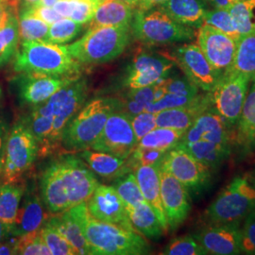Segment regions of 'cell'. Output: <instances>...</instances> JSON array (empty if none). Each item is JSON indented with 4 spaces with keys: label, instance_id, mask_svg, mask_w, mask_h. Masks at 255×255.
<instances>
[{
    "label": "cell",
    "instance_id": "cell-36",
    "mask_svg": "<svg viewBox=\"0 0 255 255\" xmlns=\"http://www.w3.org/2000/svg\"><path fill=\"white\" fill-rule=\"evenodd\" d=\"M255 9V0L235 2L229 8V12L237 26L240 36L251 33L255 30V24L253 22Z\"/></svg>",
    "mask_w": 255,
    "mask_h": 255
},
{
    "label": "cell",
    "instance_id": "cell-62",
    "mask_svg": "<svg viewBox=\"0 0 255 255\" xmlns=\"http://www.w3.org/2000/svg\"><path fill=\"white\" fill-rule=\"evenodd\" d=\"M236 2H241V1H247V0H235Z\"/></svg>",
    "mask_w": 255,
    "mask_h": 255
},
{
    "label": "cell",
    "instance_id": "cell-56",
    "mask_svg": "<svg viewBox=\"0 0 255 255\" xmlns=\"http://www.w3.org/2000/svg\"><path fill=\"white\" fill-rule=\"evenodd\" d=\"M10 6L4 0H0V26L3 24L5 19L7 18Z\"/></svg>",
    "mask_w": 255,
    "mask_h": 255
},
{
    "label": "cell",
    "instance_id": "cell-18",
    "mask_svg": "<svg viewBox=\"0 0 255 255\" xmlns=\"http://www.w3.org/2000/svg\"><path fill=\"white\" fill-rule=\"evenodd\" d=\"M86 206L92 216L99 220L134 230L128 217L125 203L114 185L99 184L86 201Z\"/></svg>",
    "mask_w": 255,
    "mask_h": 255
},
{
    "label": "cell",
    "instance_id": "cell-59",
    "mask_svg": "<svg viewBox=\"0 0 255 255\" xmlns=\"http://www.w3.org/2000/svg\"><path fill=\"white\" fill-rule=\"evenodd\" d=\"M120 1L126 3V4L129 5L130 7L134 8V9L136 8L137 4H138V2H139V0H120Z\"/></svg>",
    "mask_w": 255,
    "mask_h": 255
},
{
    "label": "cell",
    "instance_id": "cell-29",
    "mask_svg": "<svg viewBox=\"0 0 255 255\" xmlns=\"http://www.w3.org/2000/svg\"><path fill=\"white\" fill-rule=\"evenodd\" d=\"M190 154L212 170L217 169L232 153V144L197 141L193 143H180Z\"/></svg>",
    "mask_w": 255,
    "mask_h": 255
},
{
    "label": "cell",
    "instance_id": "cell-27",
    "mask_svg": "<svg viewBox=\"0 0 255 255\" xmlns=\"http://www.w3.org/2000/svg\"><path fill=\"white\" fill-rule=\"evenodd\" d=\"M134 9L120 0H102L87 27L130 25Z\"/></svg>",
    "mask_w": 255,
    "mask_h": 255
},
{
    "label": "cell",
    "instance_id": "cell-40",
    "mask_svg": "<svg viewBox=\"0 0 255 255\" xmlns=\"http://www.w3.org/2000/svg\"><path fill=\"white\" fill-rule=\"evenodd\" d=\"M40 233L51 255H76L73 247L47 221L40 228Z\"/></svg>",
    "mask_w": 255,
    "mask_h": 255
},
{
    "label": "cell",
    "instance_id": "cell-4",
    "mask_svg": "<svg viewBox=\"0 0 255 255\" xmlns=\"http://www.w3.org/2000/svg\"><path fill=\"white\" fill-rule=\"evenodd\" d=\"M123 111L121 99L101 97L85 103L64 128L61 146L66 151L91 148L105 127L110 116Z\"/></svg>",
    "mask_w": 255,
    "mask_h": 255
},
{
    "label": "cell",
    "instance_id": "cell-58",
    "mask_svg": "<svg viewBox=\"0 0 255 255\" xmlns=\"http://www.w3.org/2000/svg\"><path fill=\"white\" fill-rule=\"evenodd\" d=\"M58 1L60 0H39L32 7H53Z\"/></svg>",
    "mask_w": 255,
    "mask_h": 255
},
{
    "label": "cell",
    "instance_id": "cell-31",
    "mask_svg": "<svg viewBox=\"0 0 255 255\" xmlns=\"http://www.w3.org/2000/svg\"><path fill=\"white\" fill-rule=\"evenodd\" d=\"M227 72L242 74L255 82V29L237 40L235 58Z\"/></svg>",
    "mask_w": 255,
    "mask_h": 255
},
{
    "label": "cell",
    "instance_id": "cell-12",
    "mask_svg": "<svg viewBox=\"0 0 255 255\" xmlns=\"http://www.w3.org/2000/svg\"><path fill=\"white\" fill-rule=\"evenodd\" d=\"M161 168L171 174L193 193H201L210 183L212 169L178 145L166 151Z\"/></svg>",
    "mask_w": 255,
    "mask_h": 255
},
{
    "label": "cell",
    "instance_id": "cell-37",
    "mask_svg": "<svg viewBox=\"0 0 255 255\" xmlns=\"http://www.w3.org/2000/svg\"><path fill=\"white\" fill-rule=\"evenodd\" d=\"M114 187L124 201L125 206H135L145 201L133 171L117 179Z\"/></svg>",
    "mask_w": 255,
    "mask_h": 255
},
{
    "label": "cell",
    "instance_id": "cell-53",
    "mask_svg": "<svg viewBox=\"0 0 255 255\" xmlns=\"http://www.w3.org/2000/svg\"><path fill=\"white\" fill-rule=\"evenodd\" d=\"M38 1L39 0H14L13 4L10 7L14 9L15 12L19 15L23 11L35 5Z\"/></svg>",
    "mask_w": 255,
    "mask_h": 255
},
{
    "label": "cell",
    "instance_id": "cell-41",
    "mask_svg": "<svg viewBox=\"0 0 255 255\" xmlns=\"http://www.w3.org/2000/svg\"><path fill=\"white\" fill-rule=\"evenodd\" d=\"M162 255H206L208 254L195 237L183 236L172 239L164 248Z\"/></svg>",
    "mask_w": 255,
    "mask_h": 255
},
{
    "label": "cell",
    "instance_id": "cell-34",
    "mask_svg": "<svg viewBox=\"0 0 255 255\" xmlns=\"http://www.w3.org/2000/svg\"><path fill=\"white\" fill-rule=\"evenodd\" d=\"M184 133V130L170 128H155L138 141L136 146L168 151L180 144Z\"/></svg>",
    "mask_w": 255,
    "mask_h": 255
},
{
    "label": "cell",
    "instance_id": "cell-55",
    "mask_svg": "<svg viewBox=\"0 0 255 255\" xmlns=\"http://www.w3.org/2000/svg\"><path fill=\"white\" fill-rule=\"evenodd\" d=\"M206 4H210L214 9H228L236 1L235 0H204Z\"/></svg>",
    "mask_w": 255,
    "mask_h": 255
},
{
    "label": "cell",
    "instance_id": "cell-7",
    "mask_svg": "<svg viewBox=\"0 0 255 255\" xmlns=\"http://www.w3.org/2000/svg\"><path fill=\"white\" fill-rule=\"evenodd\" d=\"M88 94L89 83L87 79L79 77L47 101L33 106L32 111L52 119L49 153L61 146L64 128L85 104Z\"/></svg>",
    "mask_w": 255,
    "mask_h": 255
},
{
    "label": "cell",
    "instance_id": "cell-57",
    "mask_svg": "<svg viewBox=\"0 0 255 255\" xmlns=\"http://www.w3.org/2000/svg\"><path fill=\"white\" fill-rule=\"evenodd\" d=\"M9 232H10V227L0 220V243H2L3 241H5L6 239L10 237Z\"/></svg>",
    "mask_w": 255,
    "mask_h": 255
},
{
    "label": "cell",
    "instance_id": "cell-21",
    "mask_svg": "<svg viewBox=\"0 0 255 255\" xmlns=\"http://www.w3.org/2000/svg\"><path fill=\"white\" fill-rule=\"evenodd\" d=\"M212 106L210 93L199 94L197 99L187 106L163 110L156 113V125L157 127L170 128L186 131L196 119Z\"/></svg>",
    "mask_w": 255,
    "mask_h": 255
},
{
    "label": "cell",
    "instance_id": "cell-38",
    "mask_svg": "<svg viewBox=\"0 0 255 255\" xmlns=\"http://www.w3.org/2000/svg\"><path fill=\"white\" fill-rule=\"evenodd\" d=\"M18 18L20 40H22V42L46 39L50 25L27 13L20 14Z\"/></svg>",
    "mask_w": 255,
    "mask_h": 255
},
{
    "label": "cell",
    "instance_id": "cell-17",
    "mask_svg": "<svg viewBox=\"0 0 255 255\" xmlns=\"http://www.w3.org/2000/svg\"><path fill=\"white\" fill-rule=\"evenodd\" d=\"M78 77H57L44 74L19 73L13 80L19 99L23 103L35 106L50 99Z\"/></svg>",
    "mask_w": 255,
    "mask_h": 255
},
{
    "label": "cell",
    "instance_id": "cell-6",
    "mask_svg": "<svg viewBox=\"0 0 255 255\" xmlns=\"http://www.w3.org/2000/svg\"><path fill=\"white\" fill-rule=\"evenodd\" d=\"M130 29L132 38L146 46L188 43L196 37L193 27L178 23L160 7L134 9Z\"/></svg>",
    "mask_w": 255,
    "mask_h": 255
},
{
    "label": "cell",
    "instance_id": "cell-47",
    "mask_svg": "<svg viewBox=\"0 0 255 255\" xmlns=\"http://www.w3.org/2000/svg\"><path fill=\"white\" fill-rule=\"evenodd\" d=\"M101 2L88 0H72V9L69 18L86 25L91 21Z\"/></svg>",
    "mask_w": 255,
    "mask_h": 255
},
{
    "label": "cell",
    "instance_id": "cell-60",
    "mask_svg": "<svg viewBox=\"0 0 255 255\" xmlns=\"http://www.w3.org/2000/svg\"><path fill=\"white\" fill-rule=\"evenodd\" d=\"M6 3H8L9 6H11L12 4H13V2H14V0H4Z\"/></svg>",
    "mask_w": 255,
    "mask_h": 255
},
{
    "label": "cell",
    "instance_id": "cell-5",
    "mask_svg": "<svg viewBox=\"0 0 255 255\" xmlns=\"http://www.w3.org/2000/svg\"><path fill=\"white\" fill-rule=\"evenodd\" d=\"M131 38L130 25L87 27L86 32L67 48L82 65L107 64L125 51Z\"/></svg>",
    "mask_w": 255,
    "mask_h": 255
},
{
    "label": "cell",
    "instance_id": "cell-1",
    "mask_svg": "<svg viewBox=\"0 0 255 255\" xmlns=\"http://www.w3.org/2000/svg\"><path fill=\"white\" fill-rule=\"evenodd\" d=\"M80 156L63 155L48 164L40 177V194L47 210L58 214L86 202L99 185Z\"/></svg>",
    "mask_w": 255,
    "mask_h": 255
},
{
    "label": "cell",
    "instance_id": "cell-22",
    "mask_svg": "<svg viewBox=\"0 0 255 255\" xmlns=\"http://www.w3.org/2000/svg\"><path fill=\"white\" fill-rule=\"evenodd\" d=\"M160 167V165L140 164L133 169V173L136 177L137 182L145 201L154 211L166 234L168 232V224L161 199Z\"/></svg>",
    "mask_w": 255,
    "mask_h": 255
},
{
    "label": "cell",
    "instance_id": "cell-16",
    "mask_svg": "<svg viewBox=\"0 0 255 255\" xmlns=\"http://www.w3.org/2000/svg\"><path fill=\"white\" fill-rule=\"evenodd\" d=\"M160 185L168 230L176 231L188 218L191 211L190 192L182 182L161 167Z\"/></svg>",
    "mask_w": 255,
    "mask_h": 255
},
{
    "label": "cell",
    "instance_id": "cell-19",
    "mask_svg": "<svg viewBox=\"0 0 255 255\" xmlns=\"http://www.w3.org/2000/svg\"><path fill=\"white\" fill-rule=\"evenodd\" d=\"M240 224L207 223L194 237L208 255H240Z\"/></svg>",
    "mask_w": 255,
    "mask_h": 255
},
{
    "label": "cell",
    "instance_id": "cell-23",
    "mask_svg": "<svg viewBox=\"0 0 255 255\" xmlns=\"http://www.w3.org/2000/svg\"><path fill=\"white\" fill-rule=\"evenodd\" d=\"M22 201L15 221L10 226V237H21L33 233L45 223L46 214L36 193H27L23 196Z\"/></svg>",
    "mask_w": 255,
    "mask_h": 255
},
{
    "label": "cell",
    "instance_id": "cell-42",
    "mask_svg": "<svg viewBox=\"0 0 255 255\" xmlns=\"http://www.w3.org/2000/svg\"><path fill=\"white\" fill-rule=\"evenodd\" d=\"M16 255H51L49 249L41 236L40 229L26 236L18 237L16 243Z\"/></svg>",
    "mask_w": 255,
    "mask_h": 255
},
{
    "label": "cell",
    "instance_id": "cell-48",
    "mask_svg": "<svg viewBox=\"0 0 255 255\" xmlns=\"http://www.w3.org/2000/svg\"><path fill=\"white\" fill-rule=\"evenodd\" d=\"M130 120L137 141L157 128L155 114L147 111H143L135 116H132Z\"/></svg>",
    "mask_w": 255,
    "mask_h": 255
},
{
    "label": "cell",
    "instance_id": "cell-63",
    "mask_svg": "<svg viewBox=\"0 0 255 255\" xmlns=\"http://www.w3.org/2000/svg\"><path fill=\"white\" fill-rule=\"evenodd\" d=\"M88 1H98V2H101L102 0H88Z\"/></svg>",
    "mask_w": 255,
    "mask_h": 255
},
{
    "label": "cell",
    "instance_id": "cell-54",
    "mask_svg": "<svg viewBox=\"0 0 255 255\" xmlns=\"http://www.w3.org/2000/svg\"><path fill=\"white\" fill-rule=\"evenodd\" d=\"M167 0H139L138 4H137V9H148L154 7H158L162 4H164V2H166Z\"/></svg>",
    "mask_w": 255,
    "mask_h": 255
},
{
    "label": "cell",
    "instance_id": "cell-2",
    "mask_svg": "<svg viewBox=\"0 0 255 255\" xmlns=\"http://www.w3.org/2000/svg\"><path fill=\"white\" fill-rule=\"evenodd\" d=\"M69 210L82 227L91 255H141L150 253V247L145 237L134 230L94 218L87 209L86 202Z\"/></svg>",
    "mask_w": 255,
    "mask_h": 255
},
{
    "label": "cell",
    "instance_id": "cell-33",
    "mask_svg": "<svg viewBox=\"0 0 255 255\" xmlns=\"http://www.w3.org/2000/svg\"><path fill=\"white\" fill-rule=\"evenodd\" d=\"M26 187L18 182H4L0 185V220L11 226L18 214Z\"/></svg>",
    "mask_w": 255,
    "mask_h": 255
},
{
    "label": "cell",
    "instance_id": "cell-8",
    "mask_svg": "<svg viewBox=\"0 0 255 255\" xmlns=\"http://www.w3.org/2000/svg\"><path fill=\"white\" fill-rule=\"evenodd\" d=\"M39 156V144L26 119L9 128L6 138L0 177L4 182H18Z\"/></svg>",
    "mask_w": 255,
    "mask_h": 255
},
{
    "label": "cell",
    "instance_id": "cell-45",
    "mask_svg": "<svg viewBox=\"0 0 255 255\" xmlns=\"http://www.w3.org/2000/svg\"><path fill=\"white\" fill-rule=\"evenodd\" d=\"M165 93L195 97L200 94V89L184 77H168L162 82Z\"/></svg>",
    "mask_w": 255,
    "mask_h": 255
},
{
    "label": "cell",
    "instance_id": "cell-50",
    "mask_svg": "<svg viewBox=\"0 0 255 255\" xmlns=\"http://www.w3.org/2000/svg\"><path fill=\"white\" fill-rule=\"evenodd\" d=\"M22 13H27V14L32 15V16H35L37 18L45 21L48 25H51L56 21L63 18L56 11V9L53 7H31L27 10L23 11ZM22 13H20V14H22Z\"/></svg>",
    "mask_w": 255,
    "mask_h": 255
},
{
    "label": "cell",
    "instance_id": "cell-26",
    "mask_svg": "<svg viewBox=\"0 0 255 255\" xmlns=\"http://www.w3.org/2000/svg\"><path fill=\"white\" fill-rule=\"evenodd\" d=\"M46 221L57 229L73 247L76 255H91L90 247L84 237L82 227L70 210L54 214V216L50 217Z\"/></svg>",
    "mask_w": 255,
    "mask_h": 255
},
{
    "label": "cell",
    "instance_id": "cell-52",
    "mask_svg": "<svg viewBox=\"0 0 255 255\" xmlns=\"http://www.w3.org/2000/svg\"><path fill=\"white\" fill-rule=\"evenodd\" d=\"M9 128L6 120L0 117V171H1V164H2V157H3V150L6 142V138L9 132Z\"/></svg>",
    "mask_w": 255,
    "mask_h": 255
},
{
    "label": "cell",
    "instance_id": "cell-39",
    "mask_svg": "<svg viewBox=\"0 0 255 255\" xmlns=\"http://www.w3.org/2000/svg\"><path fill=\"white\" fill-rule=\"evenodd\" d=\"M203 24L216 27L221 32L234 39L236 42L241 37L228 9H207L205 11Z\"/></svg>",
    "mask_w": 255,
    "mask_h": 255
},
{
    "label": "cell",
    "instance_id": "cell-28",
    "mask_svg": "<svg viewBox=\"0 0 255 255\" xmlns=\"http://www.w3.org/2000/svg\"><path fill=\"white\" fill-rule=\"evenodd\" d=\"M126 210L132 228L143 237L158 240L165 234L154 211L146 201L135 206H126Z\"/></svg>",
    "mask_w": 255,
    "mask_h": 255
},
{
    "label": "cell",
    "instance_id": "cell-30",
    "mask_svg": "<svg viewBox=\"0 0 255 255\" xmlns=\"http://www.w3.org/2000/svg\"><path fill=\"white\" fill-rule=\"evenodd\" d=\"M233 138L239 146L249 149L255 147V82L243 105Z\"/></svg>",
    "mask_w": 255,
    "mask_h": 255
},
{
    "label": "cell",
    "instance_id": "cell-61",
    "mask_svg": "<svg viewBox=\"0 0 255 255\" xmlns=\"http://www.w3.org/2000/svg\"><path fill=\"white\" fill-rule=\"evenodd\" d=\"M1 99H2V91H1V88H0V101H1Z\"/></svg>",
    "mask_w": 255,
    "mask_h": 255
},
{
    "label": "cell",
    "instance_id": "cell-43",
    "mask_svg": "<svg viewBox=\"0 0 255 255\" xmlns=\"http://www.w3.org/2000/svg\"><path fill=\"white\" fill-rule=\"evenodd\" d=\"M198 96L199 95L195 97H190V96H182V95L166 93L162 99L152 102L149 106H147L145 111L156 114L163 110L184 107L191 104L192 102L197 99Z\"/></svg>",
    "mask_w": 255,
    "mask_h": 255
},
{
    "label": "cell",
    "instance_id": "cell-25",
    "mask_svg": "<svg viewBox=\"0 0 255 255\" xmlns=\"http://www.w3.org/2000/svg\"><path fill=\"white\" fill-rule=\"evenodd\" d=\"M158 7L178 23L193 28L203 24L205 11L208 9L204 0H167Z\"/></svg>",
    "mask_w": 255,
    "mask_h": 255
},
{
    "label": "cell",
    "instance_id": "cell-35",
    "mask_svg": "<svg viewBox=\"0 0 255 255\" xmlns=\"http://www.w3.org/2000/svg\"><path fill=\"white\" fill-rule=\"evenodd\" d=\"M85 25L78 23L70 18H61L50 25L46 41L64 45L72 42L84 29Z\"/></svg>",
    "mask_w": 255,
    "mask_h": 255
},
{
    "label": "cell",
    "instance_id": "cell-32",
    "mask_svg": "<svg viewBox=\"0 0 255 255\" xmlns=\"http://www.w3.org/2000/svg\"><path fill=\"white\" fill-rule=\"evenodd\" d=\"M20 41L19 18L15 10L10 7L7 18L0 26V67L5 66L14 58Z\"/></svg>",
    "mask_w": 255,
    "mask_h": 255
},
{
    "label": "cell",
    "instance_id": "cell-3",
    "mask_svg": "<svg viewBox=\"0 0 255 255\" xmlns=\"http://www.w3.org/2000/svg\"><path fill=\"white\" fill-rule=\"evenodd\" d=\"M13 69L17 73L78 77L82 73V64L71 56L67 46L35 40L22 42L14 56Z\"/></svg>",
    "mask_w": 255,
    "mask_h": 255
},
{
    "label": "cell",
    "instance_id": "cell-44",
    "mask_svg": "<svg viewBox=\"0 0 255 255\" xmlns=\"http://www.w3.org/2000/svg\"><path fill=\"white\" fill-rule=\"evenodd\" d=\"M240 226L241 254L255 255V210L249 214Z\"/></svg>",
    "mask_w": 255,
    "mask_h": 255
},
{
    "label": "cell",
    "instance_id": "cell-13",
    "mask_svg": "<svg viewBox=\"0 0 255 255\" xmlns=\"http://www.w3.org/2000/svg\"><path fill=\"white\" fill-rule=\"evenodd\" d=\"M130 118L131 116L122 110L114 112L90 149L128 159L138 143Z\"/></svg>",
    "mask_w": 255,
    "mask_h": 255
},
{
    "label": "cell",
    "instance_id": "cell-51",
    "mask_svg": "<svg viewBox=\"0 0 255 255\" xmlns=\"http://www.w3.org/2000/svg\"><path fill=\"white\" fill-rule=\"evenodd\" d=\"M18 237H9L0 243V255H16V243Z\"/></svg>",
    "mask_w": 255,
    "mask_h": 255
},
{
    "label": "cell",
    "instance_id": "cell-24",
    "mask_svg": "<svg viewBox=\"0 0 255 255\" xmlns=\"http://www.w3.org/2000/svg\"><path fill=\"white\" fill-rule=\"evenodd\" d=\"M79 156L93 172L107 180H117L134 169L129 157L128 159H122L116 155L90 148L80 151Z\"/></svg>",
    "mask_w": 255,
    "mask_h": 255
},
{
    "label": "cell",
    "instance_id": "cell-15",
    "mask_svg": "<svg viewBox=\"0 0 255 255\" xmlns=\"http://www.w3.org/2000/svg\"><path fill=\"white\" fill-rule=\"evenodd\" d=\"M197 45L214 69L222 77L232 66L237 42L216 27L202 24L196 32Z\"/></svg>",
    "mask_w": 255,
    "mask_h": 255
},
{
    "label": "cell",
    "instance_id": "cell-46",
    "mask_svg": "<svg viewBox=\"0 0 255 255\" xmlns=\"http://www.w3.org/2000/svg\"><path fill=\"white\" fill-rule=\"evenodd\" d=\"M166 151L159 150L149 147H142L136 146L133 152L129 156V160L133 167L135 168L137 165L145 164V165H160L164 160V155Z\"/></svg>",
    "mask_w": 255,
    "mask_h": 255
},
{
    "label": "cell",
    "instance_id": "cell-10",
    "mask_svg": "<svg viewBox=\"0 0 255 255\" xmlns=\"http://www.w3.org/2000/svg\"><path fill=\"white\" fill-rule=\"evenodd\" d=\"M251 80L242 74L226 72L210 92L213 108L231 128L236 127L246 101Z\"/></svg>",
    "mask_w": 255,
    "mask_h": 255
},
{
    "label": "cell",
    "instance_id": "cell-20",
    "mask_svg": "<svg viewBox=\"0 0 255 255\" xmlns=\"http://www.w3.org/2000/svg\"><path fill=\"white\" fill-rule=\"evenodd\" d=\"M232 128L212 106L196 119L180 143L209 141L232 144Z\"/></svg>",
    "mask_w": 255,
    "mask_h": 255
},
{
    "label": "cell",
    "instance_id": "cell-9",
    "mask_svg": "<svg viewBox=\"0 0 255 255\" xmlns=\"http://www.w3.org/2000/svg\"><path fill=\"white\" fill-rule=\"evenodd\" d=\"M255 210V187L237 177L219 193L205 211L207 223H241Z\"/></svg>",
    "mask_w": 255,
    "mask_h": 255
},
{
    "label": "cell",
    "instance_id": "cell-49",
    "mask_svg": "<svg viewBox=\"0 0 255 255\" xmlns=\"http://www.w3.org/2000/svg\"><path fill=\"white\" fill-rule=\"evenodd\" d=\"M157 84V83H156ZM154 85L136 88V89H128L126 95L123 97L128 100L135 101L138 104L142 105L145 110L154 101Z\"/></svg>",
    "mask_w": 255,
    "mask_h": 255
},
{
    "label": "cell",
    "instance_id": "cell-11",
    "mask_svg": "<svg viewBox=\"0 0 255 255\" xmlns=\"http://www.w3.org/2000/svg\"><path fill=\"white\" fill-rule=\"evenodd\" d=\"M174 64L166 54L140 51L128 65L122 77V85L128 89L154 85L169 77Z\"/></svg>",
    "mask_w": 255,
    "mask_h": 255
},
{
    "label": "cell",
    "instance_id": "cell-64",
    "mask_svg": "<svg viewBox=\"0 0 255 255\" xmlns=\"http://www.w3.org/2000/svg\"><path fill=\"white\" fill-rule=\"evenodd\" d=\"M253 185H254V186H255V181H254V183H253Z\"/></svg>",
    "mask_w": 255,
    "mask_h": 255
},
{
    "label": "cell",
    "instance_id": "cell-14",
    "mask_svg": "<svg viewBox=\"0 0 255 255\" xmlns=\"http://www.w3.org/2000/svg\"><path fill=\"white\" fill-rule=\"evenodd\" d=\"M166 55L180 67L184 76L202 91L212 92L221 78L195 43L175 46Z\"/></svg>",
    "mask_w": 255,
    "mask_h": 255
}]
</instances>
